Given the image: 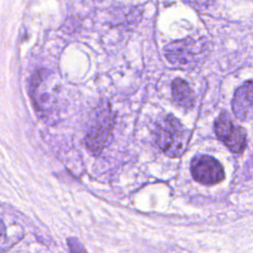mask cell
I'll return each instance as SVG.
<instances>
[{
	"mask_svg": "<svg viewBox=\"0 0 253 253\" xmlns=\"http://www.w3.org/2000/svg\"><path fill=\"white\" fill-rule=\"evenodd\" d=\"M232 111L241 121L253 120V79L246 81L234 93Z\"/></svg>",
	"mask_w": 253,
	"mask_h": 253,
	"instance_id": "6",
	"label": "cell"
},
{
	"mask_svg": "<svg viewBox=\"0 0 253 253\" xmlns=\"http://www.w3.org/2000/svg\"><path fill=\"white\" fill-rule=\"evenodd\" d=\"M214 131L216 136L234 152L240 153L246 146V132L243 127L236 126L231 121L227 113L222 112L214 122Z\"/></svg>",
	"mask_w": 253,
	"mask_h": 253,
	"instance_id": "3",
	"label": "cell"
},
{
	"mask_svg": "<svg viewBox=\"0 0 253 253\" xmlns=\"http://www.w3.org/2000/svg\"><path fill=\"white\" fill-rule=\"evenodd\" d=\"M189 1L193 4H197V5H200V6H205V5L211 4L215 0H189Z\"/></svg>",
	"mask_w": 253,
	"mask_h": 253,
	"instance_id": "9",
	"label": "cell"
},
{
	"mask_svg": "<svg viewBox=\"0 0 253 253\" xmlns=\"http://www.w3.org/2000/svg\"><path fill=\"white\" fill-rule=\"evenodd\" d=\"M198 52V44L191 38L173 42L165 46V56L168 61L180 68H186L194 64Z\"/></svg>",
	"mask_w": 253,
	"mask_h": 253,
	"instance_id": "5",
	"label": "cell"
},
{
	"mask_svg": "<svg viewBox=\"0 0 253 253\" xmlns=\"http://www.w3.org/2000/svg\"><path fill=\"white\" fill-rule=\"evenodd\" d=\"M172 97L174 102L181 108L191 109L194 104V94L188 83L180 78L172 82Z\"/></svg>",
	"mask_w": 253,
	"mask_h": 253,
	"instance_id": "7",
	"label": "cell"
},
{
	"mask_svg": "<svg viewBox=\"0 0 253 253\" xmlns=\"http://www.w3.org/2000/svg\"><path fill=\"white\" fill-rule=\"evenodd\" d=\"M68 246L70 251H72V253H86L82 244L73 237L68 239Z\"/></svg>",
	"mask_w": 253,
	"mask_h": 253,
	"instance_id": "8",
	"label": "cell"
},
{
	"mask_svg": "<svg viewBox=\"0 0 253 253\" xmlns=\"http://www.w3.org/2000/svg\"><path fill=\"white\" fill-rule=\"evenodd\" d=\"M188 129L172 115L162 119L155 129V141L162 152L177 158L184 154L189 142Z\"/></svg>",
	"mask_w": 253,
	"mask_h": 253,
	"instance_id": "1",
	"label": "cell"
},
{
	"mask_svg": "<svg viewBox=\"0 0 253 253\" xmlns=\"http://www.w3.org/2000/svg\"><path fill=\"white\" fill-rule=\"evenodd\" d=\"M114 126V115L109 107L100 108L93 126L86 135L87 149L93 155H99L110 139Z\"/></svg>",
	"mask_w": 253,
	"mask_h": 253,
	"instance_id": "2",
	"label": "cell"
},
{
	"mask_svg": "<svg viewBox=\"0 0 253 253\" xmlns=\"http://www.w3.org/2000/svg\"><path fill=\"white\" fill-rule=\"evenodd\" d=\"M193 178L204 185H213L224 179L221 164L210 155H197L191 162Z\"/></svg>",
	"mask_w": 253,
	"mask_h": 253,
	"instance_id": "4",
	"label": "cell"
}]
</instances>
